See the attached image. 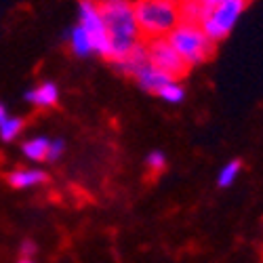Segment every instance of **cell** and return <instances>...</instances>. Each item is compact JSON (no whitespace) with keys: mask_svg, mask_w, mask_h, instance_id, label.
<instances>
[{"mask_svg":"<svg viewBox=\"0 0 263 263\" xmlns=\"http://www.w3.org/2000/svg\"><path fill=\"white\" fill-rule=\"evenodd\" d=\"M36 251H38V247H36L34 240H24L21 247H19V253H21V257H24V259H32L36 255Z\"/></svg>","mask_w":263,"mask_h":263,"instance_id":"obj_19","label":"cell"},{"mask_svg":"<svg viewBox=\"0 0 263 263\" xmlns=\"http://www.w3.org/2000/svg\"><path fill=\"white\" fill-rule=\"evenodd\" d=\"M133 11L141 40L168 36L181 24L179 5L173 0H135Z\"/></svg>","mask_w":263,"mask_h":263,"instance_id":"obj_2","label":"cell"},{"mask_svg":"<svg viewBox=\"0 0 263 263\" xmlns=\"http://www.w3.org/2000/svg\"><path fill=\"white\" fill-rule=\"evenodd\" d=\"M9 118V112H7V105L5 103H0V124H3L5 120Z\"/></svg>","mask_w":263,"mask_h":263,"instance_id":"obj_21","label":"cell"},{"mask_svg":"<svg viewBox=\"0 0 263 263\" xmlns=\"http://www.w3.org/2000/svg\"><path fill=\"white\" fill-rule=\"evenodd\" d=\"M63 38L68 40V45H70V49H72V53H74L76 57H89V55L93 53L91 36L86 34V30H84L80 24L72 26L68 32L63 34Z\"/></svg>","mask_w":263,"mask_h":263,"instance_id":"obj_11","label":"cell"},{"mask_svg":"<svg viewBox=\"0 0 263 263\" xmlns=\"http://www.w3.org/2000/svg\"><path fill=\"white\" fill-rule=\"evenodd\" d=\"M206 9L202 5V0H183V3H179V17L183 24H196L200 26L202 19L206 17Z\"/></svg>","mask_w":263,"mask_h":263,"instance_id":"obj_12","label":"cell"},{"mask_svg":"<svg viewBox=\"0 0 263 263\" xmlns=\"http://www.w3.org/2000/svg\"><path fill=\"white\" fill-rule=\"evenodd\" d=\"M247 5H249V0H226V3H221L219 7L211 9L200 24V28L209 36V40H213L215 45L226 40L230 36V32L234 30V26L238 24L240 15L245 13Z\"/></svg>","mask_w":263,"mask_h":263,"instance_id":"obj_4","label":"cell"},{"mask_svg":"<svg viewBox=\"0 0 263 263\" xmlns=\"http://www.w3.org/2000/svg\"><path fill=\"white\" fill-rule=\"evenodd\" d=\"M21 130H24V120H21V118H13V116H9L3 124H0V141L11 143L13 139H17V137H19Z\"/></svg>","mask_w":263,"mask_h":263,"instance_id":"obj_16","label":"cell"},{"mask_svg":"<svg viewBox=\"0 0 263 263\" xmlns=\"http://www.w3.org/2000/svg\"><path fill=\"white\" fill-rule=\"evenodd\" d=\"M26 101L32 103L34 107H53L59 101V86L51 80L40 82L38 86L26 93Z\"/></svg>","mask_w":263,"mask_h":263,"instance_id":"obj_9","label":"cell"},{"mask_svg":"<svg viewBox=\"0 0 263 263\" xmlns=\"http://www.w3.org/2000/svg\"><path fill=\"white\" fill-rule=\"evenodd\" d=\"M109 34V63L122 61L141 40L130 0H95Z\"/></svg>","mask_w":263,"mask_h":263,"instance_id":"obj_1","label":"cell"},{"mask_svg":"<svg viewBox=\"0 0 263 263\" xmlns=\"http://www.w3.org/2000/svg\"><path fill=\"white\" fill-rule=\"evenodd\" d=\"M51 139L49 137H32L21 145V154L32 162H42L47 158V149H49Z\"/></svg>","mask_w":263,"mask_h":263,"instance_id":"obj_13","label":"cell"},{"mask_svg":"<svg viewBox=\"0 0 263 263\" xmlns=\"http://www.w3.org/2000/svg\"><path fill=\"white\" fill-rule=\"evenodd\" d=\"M49 179V175L40 168H15L7 173V183L15 190H28L34 185H40Z\"/></svg>","mask_w":263,"mask_h":263,"instance_id":"obj_8","label":"cell"},{"mask_svg":"<svg viewBox=\"0 0 263 263\" xmlns=\"http://www.w3.org/2000/svg\"><path fill=\"white\" fill-rule=\"evenodd\" d=\"M240 171H242V162H240L238 158H234V160L226 162V164L221 166V171H219V175H217V185L221 187V190L230 187V185L238 179Z\"/></svg>","mask_w":263,"mask_h":263,"instance_id":"obj_14","label":"cell"},{"mask_svg":"<svg viewBox=\"0 0 263 263\" xmlns=\"http://www.w3.org/2000/svg\"><path fill=\"white\" fill-rule=\"evenodd\" d=\"M145 42V49H147V57H149V63L154 65L156 70H160L166 78L179 82L181 78H185V74L190 72V68L183 63V59L177 55L171 47V42L166 36H160V38H149V40H143Z\"/></svg>","mask_w":263,"mask_h":263,"instance_id":"obj_5","label":"cell"},{"mask_svg":"<svg viewBox=\"0 0 263 263\" xmlns=\"http://www.w3.org/2000/svg\"><path fill=\"white\" fill-rule=\"evenodd\" d=\"M133 80L141 86V91L154 93V95H158V91L162 89V86H164L166 82H171V78H166V76H164L160 70H156L152 63L143 65V68L137 72V76H135Z\"/></svg>","mask_w":263,"mask_h":263,"instance_id":"obj_10","label":"cell"},{"mask_svg":"<svg viewBox=\"0 0 263 263\" xmlns=\"http://www.w3.org/2000/svg\"><path fill=\"white\" fill-rule=\"evenodd\" d=\"M158 97H160L162 101L171 103V105H177V103H181V101L185 99V89L181 86V82L171 80V82H166L162 89L158 91Z\"/></svg>","mask_w":263,"mask_h":263,"instance_id":"obj_15","label":"cell"},{"mask_svg":"<svg viewBox=\"0 0 263 263\" xmlns=\"http://www.w3.org/2000/svg\"><path fill=\"white\" fill-rule=\"evenodd\" d=\"M63 152H65V141L63 139H51V143H49V149H47V158H45V162H57L61 156H63Z\"/></svg>","mask_w":263,"mask_h":263,"instance_id":"obj_18","label":"cell"},{"mask_svg":"<svg viewBox=\"0 0 263 263\" xmlns=\"http://www.w3.org/2000/svg\"><path fill=\"white\" fill-rule=\"evenodd\" d=\"M17 263H34V259H24V257H21Z\"/></svg>","mask_w":263,"mask_h":263,"instance_id":"obj_22","label":"cell"},{"mask_svg":"<svg viewBox=\"0 0 263 263\" xmlns=\"http://www.w3.org/2000/svg\"><path fill=\"white\" fill-rule=\"evenodd\" d=\"M173 3H177V5H179V3H183V0H173Z\"/></svg>","mask_w":263,"mask_h":263,"instance_id":"obj_23","label":"cell"},{"mask_svg":"<svg viewBox=\"0 0 263 263\" xmlns=\"http://www.w3.org/2000/svg\"><path fill=\"white\" fill-rule=\"evenodd\" d=\"M166 38L171 42V47L177 51V55L183 59V63L190 70L213 59L215 49H217L215 42L209 40V36L202 32V28L196 24H183L181 21Z\"/></svg>","mask_w":263,"mask_h":263,"instance_id":"obj_3","label":"cell"},{"mask_svg":"<svg viewBox=\"0 0 263 263\" xmlns=\"http://www.w3.org/2000/svg\"><path fill=\"white\" fill-rule=\"evenodd\" d=\"M145 166L152 171V173H160L164 166H166V156H164V152L160 149H152L149 154L145 156Z\"/></svg>","mask_w":263,"mask_h":263,"instance_id":"obj_17","label":"cell"},{"mask_svg":"<svg viewBox=\"0 0 263 263\" xmlns=\"http://www.w3.org/2000/svg\"><path fill=\"white\" fill-rule=\"evenodd\" d=\"M78 24L91 36L93 53L103 59H109V34L103 26L95 0H78Z\"/></svg>","mask_w":263,"mask_h":263,"instance_id":"obj_6","label":"cell"},{"mask_svg":"<svg viewBox=\"0 0 263 263\" xmlns=\"http://www.w3.org/2000/svg\"><path fill=\"white\" fill-rule=\"evenodd\" d=\"M147 63H149V57H147L145 42H143V40H139L137 45H135L133 49H130V53H128L122 61L112 63V68H114L118 74H122V76L135 78V76H137V72L143 68V65H147Z\"/></svg>","mask_w":263,"mask_h":263,"instance_id":"obj_7","label":"cell"},{"mask_svg":"<svg viewBox=\"0 0 263 263\" xmlns=\"http://www.w3.org/2000/svg\"><path fill=\"white\" fill-rule=\"evenodd\" d=\"M221 3H226V0H202V5H204V9H206V11H211V9H215V7H219Z\"/></svg>","mask_w":263,"mask_h":263,"instance_id":"obj_20","label":"cell"}]
</instances>
